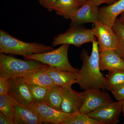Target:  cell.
I'll use <instances>...</instances> for the list:
<instances>
[{
  "label": "cell",
  "mask_w": 124,
  "mask_h": 124,
  "mask_svg": "<svg viewBox=\"0 0 124 124\" xmlns=\"http://www.w3.org/2000/svg\"><path fill=\"white\" fill-rule=\"evenodd\" d=\"M29 106L36 112L42 124H62L70 114L57 110L45 103H34Z\"/></svg>",
  "instance_id": "7c38bea8"
},
{
  "label": "cell",
  "mask_w": 124,
  "mask_h": 124,
  "mask_svg": "<svg viewBox=\"0 0 124 124\" xmlns=\"http://www.w3.org/2000/svg\"><path fill=\"white\" fill-rule=\"evenodd\" d=\"M15 106L13 99L8 94L0 95V111L6 116L13 120Z\"/></svg>",
  "instance_id": "7402d4cb"
},
{
  "label": "cell",
  "mask_w": 124,
  "mask_h": 124,
  "mask_svg": "<svg viewBox=\"0 0 124 124\" xmlns=\"http://www.w3.org/2000/svg\"><path fill=\"white\" fill-rule=\"evenodd\" d=\"M119 19L121 22L124 24V12L121 14L120 17Z\"/></svg>",
  "instance_id": "f546056e"
},
{
  "label": "cell",
  "mask_w": 124,
  "mask_h": 124,
  "mask_svg": "<svg viewBox=\"0 0 124 124\" xmlns=\"http://www.w3.org/2000/svg\"><path fill=\"white\" fill-rule=\"evenodd\" d=\"M62 124H103L98 120L90 117L87 114L80 112L71 113Z\"/></svg>",
  "instance_id": "ffe728a7"
},
{
  "label": "cell",
  "mask_w": 124,
  "mask_h": 124,
  "mask_svg": "<svg viewBox=\"0 0 124 124\" xmlns=\"http://www.w3.org/2000/svg\"><path fill=\"white\" fill-rule=\"evenodd\" d=\"M112 28L117 34L119 39L118 45L115 51L124 61V24L121 22L119 19L116 18Z\"/></svg>",
  "instance_id": "cb8c5ba5"
},
{
  "label": "cell",
  "mask_w": 124,
  "mask_h": 124,
  "mask_svg": "<svg viewBox=\"0 0 124 124\" xmlns=\"http://www.w3.org/2000/svg\"><path fill=\"white\" fill-rule=\"evenodd\" d=\"M0 124H15L13 120L6 116L0 112Z\"/></svg>",
  "instance_id": "83f0119b"
},
{
  "label": "cell",
  "mask_w": 124,
  "mask_h": 124,
  "mask_svg": "<svg viewBox=\"0 0 124 124\" xmlns=\"http://www.w3.org/2000/svg\"><path fill=\"white\" fill-rule=\"evenodd\" d=\"M91 0H88L70 19L71 26H81L87 23L95 24L100 21L99 8Z\"/></svg>",
  "instance_id": "9c48e42d"
},
{
  "label": "cell",
  "mask_w": 124,
  "mask_h": 124,
  "mask_svg": "<svg viewBox=\"0 0 124 124\" xmlns=\"http://www.w3.org/2000/svg\"><path fill=\"white\" fill-rule=\"evenodd\" d=\"M93 3L96 6L98 7L99 5L103 3H107L110 5L116 2L115 0H91Z\"/></svg>",
  "instance_id": "f1b7e54d"
},
{
  "label": "cell",
  "mask_w": 124,
  "mask_h": 124,
  "mask_svg": "<svg viewBox=\"0 0 124 124\" xmlns=\"http://www.w3.org/2000/svg\"><path fill=\"white\" fill-rule=\"evenodd\" d=\"M70 46L62 44L58 48L49 52L25 55L23 57L25 60H36L51 67L78 73L79 70L72 67L68 60V50Z\"/></svg>",
  "instance_id": "277c9868"
},
{
  "label": "cell",
  "mask_w": 124,
  "mask_h": 124,
  "mask_svg": "<svg viewBox=\"0 0 124 124\" xmlns=\"http://www.w3.org/2000/svg\"><path fill=\"white\" fill-rule=\"evenodd\" d=\"M48 66L36 60H22L0 54V76L8 79L22 77L32 72L44 69Z\"/></svg>",
  "instance_id": "7a4b0ae2"
},
{
  "label": "cell",
  "mask_w": 124,
  "mask_h": 124,
  "mask_svg": "<svg viewBox=\"0 0 124 124\" xmlns=\"http://www.w3.org/2000/svg\"><path fill=\"white\" fill-rule=\"evenodd\" d=\"M93 34L98 39L99 52L106 50H115L119 39L117 34L112 28L101 22L94 24Z\"/></svg>",
  "instance_id": "8992f818"
},
{
  "label": "cell",
  "mask_w": 124,
  "mask_h": 124,
  "mask_svg": "<svg viewBox=\"0 0 124 124\" xmlns=\"http://www.w3.org/2000/svg\"><path fill=\"white\" fill-rule=\"evenodd\" d=\"M27 85L33 97V104L45 103L50 88L37 85Z\"/></svg>",
  "instance_id": "603a6c76"
},
{
  "label": "cell",
  "mask_w": 124,
  "mask_h": 124,
  "mask_svg": "<svg viewBox=\"0 0 124 124\" xmlns=\"http://www.w3.org/2000/svg\"><path fill=\"white\" fill-rule=\"evenodd\" d=\"M106 78V89L110 91L113 88L124 84V70H118L108 71Z\"/></svg>",
  "instance_id": "44dd1931"
},
{
  "label": "cell",
  "mask_w": 124,
  "mask_h": 124,
  "mask_svg": "<svg viewBox=\"0 0 124 124\" xmlns=\"http://www.w3.org/2000/svg\"><path fill=\"white\" fill-rule=\"evenodd\" d=\"M44 70L55 85L62 87H71L79 79V73L62 70L48 66Z\"/></svg>",
  "instance_id": "4fadbf2b"
},
{
  "label": "cell",
  "mask_w": 124,
  "mask_h": 124,
  "mask_svg": "<svg viewBox=\"0 0 124 124\" xmlns=\"http://www.w3.org/2000/svg\"><path fill=\"white\" fill-rule=\"evenodd\" d=\"M99 11L101 22L112 28L117 16L124 12V0L99 8Z\"/></svg>",
  "instance_id": "2e32d148"
},
{
  "label": "cell",
  "mask_w": 124,
  "mask_h": 124,
  "mask_svg": "<svg viewBox=\"0 0 124 124\" xmlns=\"http://www.w3.org/2000/svg\"><path fill=\"white\" fill-rule=\"evenodd\" d=\"M81 6L77 0H56L54 10L58 15L70 19Z\"/></svg>",
  "instance_id": "ac0fdd59"
},
{
  "label": "cell",
  "mask_w": 124,
  "mask_h": 124,
  "mask_svg": "<svg viewBox=\"0 0 124 124\" xmlns=\"http://www.w3.org/2000/svg\"><path fill=\"white\" fill-rule=\"evenodd\" d=\"M84 100L80 113L88 114L100 107L113 102L107 93L100 90L89 89L83 92Z\"/></svg>",
  "instance_id": "ba28073f"
},
{
  "label": "cell",
  "mask_w": 124,
  "mask_h": 124,
  "mask_svg": "<svg viewBox=\"0 0 124 124\" xmlns=\"http://www.w3.org/2000/svg\"><path fill=\"white\" fill-rule=\"evenodd\" d=\"M61 111L69 114L79 112L84 103L83 92L73 90L71 87H62Z\"/></svg>",
  "instance_id": "8fae6325"
},
{
  "label": "cell",
  "mask_w": 124,
  "mask_h": 124,
  "mask_svg": "<svg viewBox=\"0 0 124 124\" xmlns=\"http://www.w3.org/2000/svg\"><path fill=\"white\" fill-rule=\"evenodd\" d=\"M8 79L10 88L8 94L11 98L18 102L26 106H30L34 103L31 91L22 77Z\"/></svg>",
  "instance_id": "30bf717a"
},
{
  "label": "cell",
  "mask_w": 124,
  "mask_h": 124,
  "mask_svg": "<svg viewBox=\"0 0 124 124\" xmlns=\"http://www.w3.org/2000/svg\"><path fill=\"white\" fill-rule=\"evenodd\" d=\"M80 58L83 63L79 70V79L77 84L84 90L89 89H105L106 78L100 72L99 51L97 40L93 42L90 55L85 50L81 51Z\"/></svg>",
  "instance_id": "6da1fadb"
},
{
  "label": "cell",
  "mask_w": 124,
  "mask_h": 124,
  "mask_svg": "<svg viewBox=\"0 0 124 124\" xmlns=\"http://www.w3.org/2000/svg\"><path fill=\"white\" fill-rule=\"evenodd\" d=\"M124 100L112 102L100 107L87 114L90 117L99 121L103 124H116L120 122Z\"/></svg>",
  "instance_id": "52a82bcc"
},
{
  "label": "cell",
  "mask_w": 124,
  "mask_h": 124,
  "mask_svg": "<svg viewBox=\"0 0 124 124\" xmlns=\"http://www.w3.org/2000/svg\"><path fill=\"white\" fill-rule=\"evenodd\" d=\"M43 7L49 11L54 10L56 0H38Z\"/></svg>",
  "instance_id": "4316f807"
},
{
  "label": "cell",
  "mask_w": 124,
  "mask_h": 124,
  "mask_svg": "<svg viewBox=\"0 0 124 124\" xmlns=\"http://www.w3.org/2000/svg\"><path fill=\"white\" fill-rule=\"evenodd\" d=\"M62 101V87L55 85L50 88L45 103L57 110L61 111Z\"/></svg>",
  "instance_id": "d6986e66"
},
{
  "label": "cell",
  "mask_w": 124,
  "mask_h": 124,
  "mask_svg": "<svg viewBox=\"0 0 124 124\" xmlns=\"http://www.w3.org/2000/svg\"><path fill=\"white\" fill-rule=\"evenodd\" d=\"M123 124H124V123H123Z\"/></svg>",
  "instance_id": "836d02e7"
},
{
  "label": "cell",
  "mask_w": 124,
  "mask_h": 124,
  "mask_svg": "<svg viewBox=\"0 0 124 124\" xmlns=\"http://www.w3.org/2000/svg\"><path fill=\"white\" fill-rule=\"evenodd\" d=\"M99 63L101 71L124 70V60L114 50L99 52Z\"/></svg>",
  "instance_id": "9a60e30c"
},
{
  "label": "cell",
  "mask_w": 124,
  "mask_h": 124,
  "mask_svg": "<svg viewBox=\"0 0 124 124\" xmlns=\"http://www.w3.org/2000/svg\"><path fill=\"white\" fill-rule=\"evenodd\" d=\"M110 91L117 101L124 100V84L113 88Z\"/></svg>",
  "instance_id": "484cf974"
},
{
  "label": "cell",
  "mask_w": 124,
  "mask_h": 124,
  "mask_svg": "<svg viewBox=\"0 0 124 124\" xmlns=\"http://www.w3.org/2000/svg\"><path fill=\"white\" fill-rule=\"evenodd\" d=\"M115 0L116 2V1H117L119 0Z\"/></svg>",
  "instance_id": "d6a6232c"
},
{
  "label": "cell",
  "mask_w": 124,
  "mask_h": 124,
  "mask_svg": "<svg viewBox=\"0 0 124 124\" xmlns=\"http://www.w3.org/2000/svg\"><path fill=\"white\" fill-rule=\"evenodd\" d=\"M88 0H77L79 4L81 6H82V5L84 4L85 2H86Z\"/></svg>",
  "instance_id": "4dcf8cb0"
},
{
  "label": "cell",
  "mask_w": 124,
  "mask_h": 124,
  "mask_svg": "<svg viewBox=\"0 0 124 124\" xmlns=\"http://www.w3.org/2000/svg\"><path fill=\"white\" fill-rule=\"evenodd\" d=\"M15 109L13 121L15 124H40L36 112L29 106H26L14 100Z\"/></svg>",
  "instance_id": "5bb4252c"
},
{
  "label": "cell",
  "mask_w": 124,
  "mask_h": 124,
  "mask_svg": "<svg viewBox=\"0 0 124 124\" xmlns=\"http://www.w3.org/2000/svg\"><path fill=\"white\" fill-rule=\"evenodd\" d=\"M96 40L93 29H88L81 26H71L64 33L54 37L53 46L58 45L69 44L79 47L84 44Z\"/></svg>",
  "instance_id": "5b68a950"
},
{
  "label": "cell",
  "mask_w": 124,
  "mask_h": 124,
  "mask_svg": "<svg viewBox=\"0 0 124 124\" xmlns=\"http://www.w3.org/2000/svg\"><path fill=\"white\" fill-rule=\"evenodd\" d=\"M9 88L10 84L8 79L0 76V95L8 94Z\"/></svg>",
  "instance_id": "d4e9b609"
},
{
  "label": "cell",
  "mask_w": 124,
  "mask_h": 124,
  "mask_svg": "<svg viewBox=\"0 0 124 124\" xmlns=\"http://www.w3.org/2000/svg\"><path fill=\"white\" fill-rule=\"evenodd\" d=\"M22 77L27 84L37 85L48 88L56 85L44 69L32 72Z\"/></svg>",
  "instance_id": "e0dca14e"
},
{
  "label": "cell",
  "mask_w": 124,
  "mask_h": 124,
  "mask_svg": "<svg viewBox=\"0 0 124 124\" xmlns=\"http://www.w3.org/2000/svg\"><path fill=\"white\" fill-rule=\"evenodd\" d=\"M122 112L123 116H124V100L122 105Z\"/></svg>",
  "instance_id": "1f68e13d"
},
{
  "label": "cell",
  "mask_w": 124,
  "mask_h": 124,
  "mask_svg": "<svg viewBox=\"0 0 124 124\" xmlns=\"http://www.w3.org/2000/svg\"><path fill=\"white\" fill-rule=\"evenodd\" d=\"M53 46L37 42H24L15 38L5 31H0V53L12 55H30L53 50Z\"/></svg>",
  "instance_id": "3957f363"
}]
</instances>
